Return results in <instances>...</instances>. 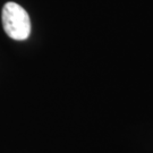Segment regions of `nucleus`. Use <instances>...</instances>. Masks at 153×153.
Returning a JSON list of instances; mask_svg holds the SVG:
<instances>
[{"mask_svg":"<svg viewBox=\"0 0 153 153\" xmlns=\"http://www.w3.org/2000/svg\"><path fill=\"white\" fill-rule=\"evenodd\" d=\"M2 26L6 34L16 41L26 40L31 34V21L26 10L16 2H7L2 8Z\"/></svg>","mask_w":153,"mask_h":153,"instance_id":"1","label":"nucleus"}]
</instances>
